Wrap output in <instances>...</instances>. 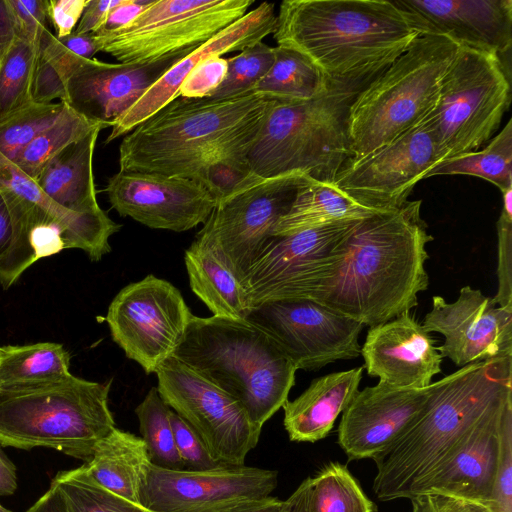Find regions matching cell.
I'll list each match as a JSON object with an SVG mask.
<instances>
[{"instance_id":"25","label":"cell","mask_w":512,"mask_h":512,"mask_svg":"<svg viewBox=\"0 0 512 512\" xmlns=\"http://www.w3.org/2000/svg\"><path fill=\"white\" fill-rule=\"evenodd\" d=\"M276 25L275 4L262 2L206 43L197 47L169 68L164 75L111 125L105 144L125 136L171 101L179 97V88L192 68L211 55L242 51L272 34Z\"/></svg>"},{"instance_id":"7","label":"cell","mask_w":512,"mask_h":512,"mask_svg":"<svg viewBox=\"0 0 512 512\" xmlns=\"http://www.w3.org/2000/svg\"><path fill=\"white\" fill-rule=\"evenodd\" d=\"M274 101L255 92L223 100L177 97L124 136L119 170L185 178L211 148L265 113Z\"/></svg>"},{"instance_id":"33","label":"cell","mask_w":512,"mask_h":512,"mask_svg":"<svg viewBox=\"0 0 512 512\" xmlns=\"http://www.w3.org/2000/svg\"><path fill=\"white\" fill-rule=\"evenodd\" d=\"M275 60L254 92L286 102L312 100L325 94L331 83L305 56L290 48L274 47Z\"/></svg>"},{"instance_id":"5","label":"cell","mask_w":512,"mask_h":512,"mask_svg":"<svg viewBox=\"0 0 512 512\" xmlns=\"http://www.w3.org/2000/svg\"><path fill=\"white\" fill-rule=\"evenodd\" d=\"M111 381L72 375L0 387V445L47 447L88 462L114 428L108 406Z\"/></svg>"},{"instance_id":"48","label":"cell","mask_w":512,"mask_h":512,"mask_svg":"<svg viewBox=\"0 0 512 512\" xmlns=\"http://www.w3.org/2000/svg\"><path fill=\"white\" fill-rule=\"evenodd\" d=\"M16 37L38 46L48 29V0H7Z\"/></svg>"},{"instance_id":"2","label":"cell","mask_w":512,"mask_h":512,"mask_svg":"<svg viewBox=\"0 0 512 512\" xmlns=\"http://www.w3.org/2000/svg\"><path fill=\"white\" fill-rule=\"evenodd\" d=\"M272 34L337 84L369 83L419 36L387 0H285Z\"/></svg>"},{"instance_id":"20","label":"cell","mask_w":512,"mask_h":512,"mask_svg":"<svg viewBox=\"0 0 512 512\" xmlns=\"http://www.w3.org/2000/svg\"><path fill=\"white\" fill-rule=\"evenodd\" d=\"M419 35L496 56L510 70L511 0H393Z\"/></svg>"},{"instance_id":"41","label":"cell","mask_w":512,"mask_h":512,"mask_svg":"<svg viewBox=\"0 0 512 512\" xmlns=\"http://www.w3.org/2000/svg\"><path fill=\"white\" fill-rule=\"evenodd\" d=\"M38 46L15 37L0 59V118L32 102Z\"/></svg>"},{"instance_id":"3","label":"cell","mask_w":512,"mask_h":512,"mask_svg":"<svg viewBox=\"0 0 512 512\" xmlns=\"http://www.w3.org/2000/svg\"><path fill=\"white\" fill-rule=\"evenodd\" d=\"M512 356L470 364L432 383L416 418L372 459L380 501L410 498L475 424L512 395Z\"/></svg>"},{"instance_id":"1","label":"cell","mask_w":512,"mask_h":512,"mask_svg":"<svg viewBox=\"0 0 512 512\" xmlns=\"http://www.w3.org/2000/svg\"><path fill=\"white\" fill-rule=\"evenodd\" d=\"M427 228L421 200L358 220L312 300L369 327L410 312L429 285L426 245L433 236Z\"/></svg>"},{"instance_id":"16","label":"cell","mask_w":512,"mask_h":512,"mask_svg":"<svg viewBox=\"0 0 512 512\" xmlns=\"http://www.w3.org/2000/svg\"><path fill=\"white\" fill-rule=\"evenodd\" d=\"M444 160L433 132L423 120L368 155L347 162L333 185L363 206L378 211L394 210Z\"/></svg>"},{"instance_id":"6","label":"cell","mask_w":512,"mask_h":512,"mask_svg":"<svg viewBox=\"0 0 512 512\" xmlns=\"http://www.w3.org/2000/svg\"><path fill=\"white\" fill-rule=\"evenodd\" d=\"M367 84L331 83L312 100H275L248 152L253 172L261 179L301 173L333 184L352 157L349 108Z\"/></svg>"},{"instance_id":"29","label":"cell","mask_w":512,"mask_h":512,"mask_svg":"<svg viewBox=\"0 0 512 512\" xmlns=\"http://www.w3.org/2000/svg\"><path fill=\"white\" fill-rule=\"evenodd\" d=\"M99 127L69 145L41 171L36 183L58 206L74 213L101 210L96 197L93 155Z\"/></svg>"},{"instance_id":"54","label":"cell","mask_w":512,"mask_h":512,"mask_svg":"<svg viewBox=\"0 0 512 512\" xmlns=\"http://www.w3.org/2000/svg\"><path fill=\"white\" fill-rule=\"evenodd\" d=\"M58 39L73 53L84 59H92L99 52L97 41L92 33L76 34L72 32L70 35Z\"/></svg>"},{"instance_id":"37","label":"cell","mask_w":512,"mask_h":512,"mask_svg":"<svg viewBox=\"0 0 512 512\" xmlns=\"http://www.w3.org/2000/svg\"><path fill=\"white\" fill-rule=\"evenodd\" d=\"M346 465L330 462L311 477L309 512H376Z\"/></svg>"},{"instance_id":"53","label":"cell","mask_w":512,"mask_h":512,"mask_svg":"<svg viewBox=\"0 0 512 512\" xmlns=\"http://www.w3.org/2000/svg\"><path fill=\"white\" fill-rule=\"evenodd\" d=\"M119 0H88L82 16L73 31L76 34H87L95 32L103 23L109 10Z\"/></svg>"},{"instance_id":"12","label":"cell","mask_w":512,"mask_h":512,"mask_svg":"<svg viewBox=\"0 0 512 512\" xmlns=\"http://www.w3.org/2000/svg\"><path fill=\"white\" fill-rule=\"evenodd\" d=\"M156 375L161 398L199 435L213 457L227 465H244L262 428L241 403L174 356Z\"/></svg>"},{"instance_id":"51","label":"cell","mask_w":512,"mask_h":512,"mask_svg":"<svg viewBox=\"0 0 512 512\" xmlns=\"http://www.w3.org/2000/svg\"><path fill=\"white\" fill-rule=\"evenodd\" d=\"M88 0H48V19L54 26L56 37L70 35L78 24Z\"/></svg>"},{"instance_id":"15","label":"cell","mask_w":512,"mask_h":512,"mask_svg":"<svg viewBox=\"0 0 512 512\" xmlns=\"http://www.w3.org/2000/svg\"><path fill=\"white\" fill-rule=\"evenodd\" d=\"M308 179L301 173L263 179L216 204L199 233L221 250L239 281L274 238L275 225Z\"/></svg>"},{"instance_id":"34","label":"cell","mask_w":512,"mask_h":512,"mask_svg":"<svg viewBox=\"0 0 512 512\" xmlns=\"http://www.w3.org/2000/svg\"><path fill=\"white\" fill-rule=\"evenodd\" d=\"M70 355L62 344L41 342L0 347V387L45 381L69 374Z\"/></svg>"},{"instance_id":"21","label":"cell","mask_w":512,"mask_h":512,"mask_svg":"<svg viewBox=\"0 0 512 512\" xmlns=\"http://www.w3.org/2000/svg\"><path fill=\"white\" fill-rule=\"evenodd\" d=\"M193 50L145 63L113 64L87 59L67 80L61 102L74 112L111 127L169 68Z\"/></svg>"},{"instance_id":"38","label":"cell","mask_w":512,"mask_h":512,"mask_svg":"<svg viewBox=\"0 0 512 512\" xmlns=\"http://www.w3.org/2000/svg\"><path fill=\"white\" fill-rule=\"evenodd\" d=\"M171 411L157 387H152L136 407L135 414L151 464L168 470H185L175 444Z\"/></svg>"},{"instance_id":"47","label":"cell","mask_w":512,"mask_h":512,"mask_svg":"<svg viewBox=\"0 0 512 512\" xmlns=\"http://www.w3.org/2000/svg\"><path fill=\"white\" fill-rule=\"evenodd\" d=\"M227 58L211 55L199 61L179 88V97L202 99L208 97L223 82L227 73Z\"/></svg>"},{"instance_id":"40","label":"cell","mask_w":512,"mask_h":512,"mask_svg":"<svg viewBox=\"0 0 512 512\" xmlns=\"http://www.w3.org/2000/svg\"><path fill=\"white\" fill-rule=\"evenodd\" d=\"M51 484L61 492L70 512H153L101 486L84 465L60 471Z\"/></svg>"},{"instance_id":"39","label":"cell","mask_w":512,"mask_h":512,"mask_svg":"<svg viewBox=\"0 0 512 512\" xmlns=\"http://www.w3.org/2000/svg\"><path fill=\"white\" fill-rule=\"evenodd\" d=\"M87 59L65 45L47 29L38 44V54L32 81V101L51 103L63 99L69 77Z\"/></svg>"},{"instance_id":"22","label":"cell","mask_w":512,"mask_h":512,"mask_svg":"<svg viewBox=\"0 0 512 512\" xmlns=\"http://www.w3.org/2000/svg\"><path fill=\"white\" fill-rule=\"evenodd\" d=\"M0 194L17 222L30 233L44 225L58 226L66 249L83 250L90 260L99 261L111 251L109 238L120 230L104 210L74 213L54 203L35 180L0 153Z\"/></svg>"},{"instance_id":"8","label":"cell","mask_w":512,"mask_h":512,"mask_svg":"<svg viewBox=\"0 0 512 512\" xmlns=\"http://www.w3.org/2000/svg\"><path fill=\"white\" fill-rule=\"evenodd\" d=\"M458 46L445 36L419 35L358 93L348 115L350 161L386 145L428 116Z\"/></svg>"},{"instance_id":"36","label":"cell","mask_w":512,"mask_h":512,"mask_svg":"<svg viewBox=\"0 0 512 512\" xmlns=\"http://www.w3.org/2000/svg\"><path fill=\"white\" fill-rule=\"evenodd\" d=\"M99 127L108 126L68 107L57 122L37 135L12 162L36 181L44 167L62 150Z\"/></svg>"},{"instance_id":"56","label":"cell","mask_w":512,"mask_h":512,"mask_svg":"<svg viewBox=\"0 0 512 512\" xmlns=\"http://www.w3.org/2000/svg\"><path fill=\"white\" fill-rule=\"evenodd\" d=\"M17 489L15 465L0 448V496L12 495Z\"/></svg>"},{"instance_id":"60","label":"cell","mask_w":512,"mask_h":512,"mask_svg":"<svg viewBox=\"0 0 512 512\" xmlns=\"http://www.w3.org/2000/svg\"><path fill=\"white\" fill-rule=\"evenodd\" d=\"M0 59H1V57H0Z\"/></svg>"},{"instance_id":"17","label":"cell","mask_w":512,"mask_h":512,"mask_svg":"<svg viewBox=\"0 0 512 512\" xmlns=\"http://www.w3.org/2000/svg\"><path fill=\"white\" fill-rule=\"evenodd\" d=\"M277 483V471L245 465L190 471L151 464L140 503L153 512H228L269 497Z\"/></svg>"},{"instance_id":"14","label":"cell","mask_w":512,"mask_h":512,"mask_svg":"<svg viewBox=\"0 0 512 512\" xmlns=\"http://www.w3.org/2000/svg\"><path fill=\"white\" fill-rule=\"evenodd\" d=\"M245 319L264 330L297 370H318L361 353L364 325L315 300L265 302L250 308Z\"/></svg>"},{"instance_id":"49","label":"cell","mask_w":512,"mask_h":512,"mask_svg":"<svg viewBox=\"0 0 512 512\" xmlns=\"http://www.w3.org/2000/svg\"><path fill=\"white\" fill-rule=\"evenodd\" d=\"M498 292L497 305L512 311V213L501 211L497 221Z\"/></svg>"},{"instance_id":"23","label":"cell","mask_w":512,"mask_h":512,"mask_svg":"<svg viewBox=\"0 0 512 512\" xmlns=\"http://www.w3.org/2000/svg\"><path fill=\"white\" fill-rule=\"evenodd\" d=\"M432 383L398 388L383 382L358 390L342 413L338 444L349 460L373 458L393 442L423 409Z\"/></svg>"},{"instance_id":"52","label":"cell","mask_w":512,"mask_h":512,"mask_svg":"<svg viewBox=\"0 0 512 512\" xmlns=\"http://www.w3.org/2000/svg\"><path fill=\"white\" fill-rule=\"evenodd\" d=\"M152 2L153 0H119L109 10L100 27L92 34L102 37L127 27Z\"/></svg>"},{"instance_id":"30","label":"cell","mask_w":512,"mask_h":512,"mask_svg":"<svg viewBox=\"0 0 512 512\" xmlns=\"http://www.w3.org/2000/svg\"><path fill=\"white\" fill-rule=\"evenodd\" d=\"M267 111L210 149L186 175L185 178L201 184L216 204L263 180L253 172L248 152Z\"/></svg>"},{"instance_id":"13","label":"cell","mask_w":512,"mask_h":512,"mask_svg":"<svg viewBox=\"0 0 512 512\" xmlns=\"http://www.w3.org/2000/svg\"><path fill=\"white\" fill-rule=\"evenodd\" d=\"M192 316L181 292L150 274L118 292L106 321L113 341L149 375L173 356Z\"/></svg>"},{"instance_id":"55","label":"cell","mask_w":512,"mask_h":512,"mask_svg":"<svg viewBox=\"0 0 512 512\" xmlns=\"http://www.w3.org/2000/svg\"><path fill=\"white\" fill-rule=\"evenodd\" d=\"M26 512H70L58 488L50 484L49 489Z\"/></svg>"},{"instance_id":"43","label":"cell","mask_w":512,"mask_h":512,"mask_svg":"<svg viewBox=\"0 0 512 512\" xmlns=\"http://www.w3.org/2000/svg\"><path fill=\"white\" fill-rule=\"evenodd\" d=\"M274 60V47L263 41L227 58L228 68L223 82L206 98L223 100L254 92L255 86L268 73Z\"/></svg>"},{"instance_id":"58","label":"cell","mask_w":512,"mask_h":512,"mask_svg":"<svg viewBox=\"0 0 512 512\" xmlns=\"http://www.w3.org/2000/svg\"><path fill=\"white\" fill-rule=\"evenodd\" d=\"M311 477L301 482L296 490L286 499L284 512H309V493Z\"/></svg>"},{"instance_id":"45","label":"cell","mask_w":512,"mask_h":512,"mask_svg":"<svg viewBox=\"0 0 512 512\" xmlns=\"http://www.w3.org/2000/svg\"><path fill=\"white\" fill-rule=\"evenodd\" d=\"M491 508L494 512H512V401L507 403L501 419Z\"/></svg>"},{"instance_id":"59","label":"cell","mask_w":512,"mask_h":512,"mask_svg":"<svg viewBox=\"0 0 512 512\" xmlns=\"http://www.w3.org/2000/svg\"><path fill=\"white\" fill-rule=\"evenodd\" d=\"M286 500H280L277 497L269 496L262 500L254 501L228 512H284Z\"/></svg>"},{"instance_id":"11","label":"cell","mask_w":512,"mask_h":512,"mask_svg":"<svg viewBox=\"0 0 512 512\" xmlns=\"http://www.w3.org/2000/svg\"><path fill=\"white\" fill-rule=\"evenodd\" d=\"M357 221L274 236L240 280L249 309L270 301L312 300L340 260L341 242Z\"/></svg>"},{"instance_id":"9","label":"cell","mask_w":512,"mask_h":512,"mask_svg":"<svg viewBox=\"0 0 512 512\" xmlns=\"http://www.w3.org/2000/svg\"><path fill=\"white\" fill-rule=\"evenodd\" d=\"M511 102L510 70L494 55L458 46L424 122L445 160L474 152L498 130Z\"/></svg>"},{"instance_id":"31","label":"cell","mask_w":512,"mask_h":512,"mask_svg":"<svg viewBox=\"0 0 512 512\" xmlns=\"http://www.w3.org/2000/svg\"><path fill=\"white\" fill-rule=\"evenodd\" d=\"M83 465L101 486L140 503L141 491L151 466L141 437L114 428L98 442L90 460Z\"/></svg>"},{"instance_id":"4","label":"cell","mask_w":512,"mask_h":512,"mask_svg":"<svg viewBox=\"0 0 512 512\" xmlns=\"http://www.w3.org/2000/svg\"><path fill=\"white\" fill-rule=\"evenodd\" d=\"M173 356L238 400L260 428L295 383L297 369L288 356L246 319L193 315Z\"/></svg>"},{"instance_id":"18","label":"cell","mask_w":512,"mask_h":512,"mask_svg":"<svg viewBox=\"0 0 512 512\" xmlns=\"http://www.w3.org/2000/svg\"><path fill=\"white\" fill-rule=\"evenodd\" d=\"M422 326L444 336L438 351L459 368L512 356V311L469 285L451 303L434 296Z\"/></svg>"},{"instance_id":"24","label":"cell","mask_w":512,"mask_h":512,"mask_svg":"<svg viewBox=\"0 0 512 512\" xmlns=\"http://www.w3.org/2000/svg\"><path fill=\"white\" fill-rule=\"evenodd\" d=\"M360 354L369 376L398 388H425L442 371L435 340L409 312L370 327Z\"/></svg>"},{"instance_id":"57","label":"cell","mask_w":512,"mask_h":512,"mask_svg":"<svg viewBox=\"0 0 512 512\" xmlns=\"http://www.w3.org/2000/svg\"><path fill=\"white\" fill-rule=\"evenodd\" d=\"M15 37L14 24L7 0H0V57Z\"/></svg>"},{"instance_id":"26","label":"cell","mask_w":512,"mask_h":512,"mask_svg":"<svg viewBox=\"0 0 512 512\" xmlns=\"http://www.w3.org/2000/svg\"><path fill=\"white\" fill-rule=\"evenodd\" d=\"M510 401L512 395L487 412L451 455L417 485L412 496L422 492H441L491 507L501 419Z\"/></svg>"},{"instance_id":"50","label":"cell","mask_w":512,"mask_h":512,"mask_svg":"<svg viewBox=\"0 0 512 512\" xmlns=\"http://www.w3.org/2000/svg\"><path fill=\"white\" fill-rule=\"evenodd\" d=\"M409 499L412 512H494L481 502L441 492H422Z\"/></svg>"},{"instance_id":"27","label":"cell","mask_w":512,"mask_h":512,"mask_svg":"<svg viewBox=\"0 0 512 512\" xmlns=\"http://www.w3.org/2000/svg\"><path fill=\"white\" fill-rule=\"evenodd\" d=\"M363 369L356 367L315 378L296 399L287 400L282 408L289 439L313 443L325 438L359 390Z\"/></svg>"},{"instance_id":"19","label":"cell","mask_w":512,"mask_h":512,"mask_svg":"<svg viewBox=\"0 0 512 512\" xmlns=\"http://www.w3.org/2000/svg\"><path fill=\"white\" fill-rule=\"evenodd\" d=\"M105 192L120 216L175 232L204 224L216 206L198 182L158 173L119 170L108 179Z\"/></svg>"},{"instance_id":"44","label":"cell","mask_w":512,"mask_h":512,"mask_svg":"<svg viewBox=\"0 0 512 512\" xmlns=\"http://www.w3.org/2000/svg\"><path fill=\"white\" fill-rule=\"evenodd\" d=\"M37 260L30 233L17 222L0 194V285L8 289Z\"/></svg>"},{"instance_id":"28","label":"cell","mask_w":512,"mask_h":512,"mask_svg":"<svg viewBox=\"0 0 512 512\" xmlns=\"http://www.w3.org/2000/svg\"><path fill=\"white\" fill-rule=\"evenodd\" d=\"M184 262L191 290L213 316L246 318L249 307L241 283L211 239L198 232Z\"/></svg>"},{"instance_id":"35","label":"cell","mask_w":512,"mask_h":512,"mask_svg":"<svg viewBox=\"0 0 512 512\" xmlns=\"http://www.w3.org/2000/svg\"><path fill=\"white\" fill-rule=\"evenodd\" d=\"M468 175L497 186L501 193L512 188V120L509 119L480 151L450 157L435 166L427 177Z\"/></svg>"},{"instance_id":"46","label":"cell","mask_w":512,"mask_h":512,"mask_svg":"<svg viewBox=\"0 0 512 512\" xmlns=\"http://www.w3.org/2000/svg\"><path fill=\"white\" fill-rule=\"evenodd\" d=\"M170 419L176 448L185 470L204 471L227 465L213 457L199 435L173 410Z\"/></svg>"},{"instance_id":"32","label":"cell","mask_w":512,"mask_h":512,"mask_svg":"<svg viewBox=\"0 0 512 512\" xmlns=\"http://www.w3.org/2000/svg\"><path fill=\"white\" fill-rule=\"evenodd\" d=\"M379 212L382 211L356 202L331 183L309 178L298 189L289 211L275 225L273 236L290 235L338 222L362 220Z\"/></svg>"},{"instance_id":"10","label":"cell","mask_w":512,"mask_h":512,"mask_svg":"<svg viewBox=\"0 0 512 512\" xmlns=\"http://www.w3.org/2000/svg\"><path fill=\"white\" fill-rule=\"evenodd\" d=\"M253 0H153L127 27L96 37L120 63H145L195 49L240 19Z\"/></svg>"},{"instance_id":"42","label":"cell","mask_w":512,"mask_h":512,"mask_svg":"<svg viewBox=\"0 0 512 512\" xmlns=\"http://www.w3.org/2000/svg\"><path fill=\"white\" fill-rule=\"evenodd\" d=\"M67 108L61 101L59 103L32 101L0 118V153L14 161L37 135L57 122Z\"/></svg>"}]
</instances>
